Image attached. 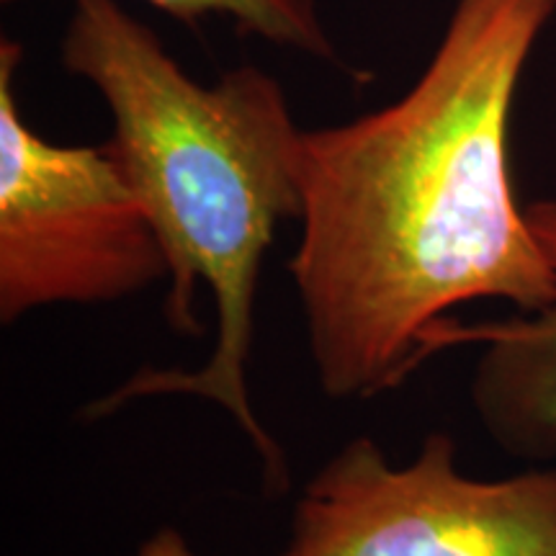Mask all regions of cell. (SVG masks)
<instances>
[{"instance_id": "obj_6", "label": "cell", "mask_w": 556, "mask_h": 556, "mask_svg": "<svg viewBox=\"0 0 556 556\" xmlns=\"http://www.w3.org/2000/svg\"><path fill=\"white\" fill-rule=\"evenodd\" d=\"M16 3V0H3ZM180 24L197 26L206 16H227L242 34L270 41L276 47L307 52L319 60H338L336 45L325 31L315 0H148Z\"/></svg>"}, {"instance_id": "obj_7", "label": "cell", "mask_w": 556, "mask_h": 556, "mask_svg": "<svg viewBox=\"0 0 556 556\" xmlns=\"http://www.w3.org/2000/svg\"><path fill=\"white\" fill-rule=\"evenodd\" d=\"M137 556H197L184 533L176 528H160L152 536L139 546Z\"/></svg>"}, {"instance_id": "obj_3", "label": "cell", "mask_w": 556, "mask_h": 556, "mask_svg": "<svg viewBox=\"0 0 556 556\" xmlns=\"http://www.w3.org/2000/svg\"><path fill=\"white\" fill-rule=\"evenodd\" d=\"M21 45L0 41V323L111 304L168 278L148 214L106 148L37 135L16 99Z\"/></svg>"}, {"instance_id": "obj_2", "label": "cell", "mask_w": 556, "mask_h": 556, "mask_svg": "<svg viewBox=\"0 0 556 556\" xmlns=\"http://www.w3.org/2000/svg\"><path fill=\"white\" fill-rule=\"evenodd\" d=\"M62 62L101 93L111 114L103 148L129 184L168 261L165 317L201 336L197 291H212L217 340L193 371L142 368L88 405L99 420L135 400L199 397L227 409L274 490L287 458L250 405L248 361L255 296L281 222L299 219L302 131L274 75L242 65L214 86L197 83L148 26L116 0H73Z\"/></svg>"}, {"instance_id": "obj_4", "label": "cell", "mask_w": 556, "mask_h": 556, "mask_svg": "<svg viewBox=\"0 0 556 556\" xmlns=\"http://www.w3.org/2000/svg\"><path fill=\"white\" fill-rule=\"evenodd\" d=\"M278 556H556V467L469 477L448 433L392 467L358 435L304 486Z\"/></svg>"}, {"instance_id": "obj_5", "label": "cell", "mask_w": 556, "mask_h": 556, "mask_svg": "<svg viewBox=\"0 0 556 556\" xmlns=\"http://www.w3.org/2000/svg\"><path fill=\"white\" fill-rule=\"evenodd\" d=\"M526 212L556 266V199L533 201ZM464 345L479 348L471 405L492 441L531 462L556 458V299L490 323L438 319L422 336L420 366Z\"/></svg>"}, {"instance_id": "obj_1", "label": "cell", "mask_w": 556, "mask_h": 556, "mask_svg": "<svg viewBox=\"0 0 556 556\" xmlns=\"http://www.w3.org/2000/svg\"><path fill=\"white\" fill-rule=\"evenodd\" d=\"M556 0H456L407 93L299 148L289 261L309 361L328 400H371L420 368L462 304L539 312L556 266L518 204L510 119Z\"/></svg>"}]
</instances>
